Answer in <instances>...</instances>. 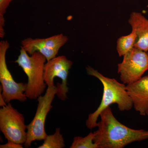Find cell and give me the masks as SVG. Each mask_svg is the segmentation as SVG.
Segmentation results:
<instances>
[{
    "label": "cell",
    "mask_w": 148,
    "mask_h": 148,
    "mask_svg": "<svg viewBox=\"0 0 148 148\" xmlns=\"http://www.w3.org/2000/svg\"><path fill=\"white\" fill-rule=\"evenodd\" d=\"M86 70L88 75L98 79L103 86V98L101 104L94 112L88 115L86 120L88 128L92 129L97 127V120L101 112L112 104H117L121 111H129L132 109L133 102L124 84L120 83L114 79L104 76L90 66L86 67Z\"/></svg>",
    "instance_id": "7a4b0ae2"
},
{
    "label": "cell",
    "mask_w": 148,
    "mask_h": 148,
    "mask_svg": "<svg viewBox=\"0 0 148 148\" xmlns=\"http://www.w3.org/2000/svg\"><path fill=\"white\" fill-rule=\"evenodd\" d=\"M68 37L63 34L45 38H27L21 41V47L30 55L39 51L44 56L47 61L56 57L59 49L68 42Z\"/></svg>",
    "instance_id": "9c48e42d"
},
{
    "label": "cell",
    "mask_w": 148,
    "mask_h": 148,
    "mask_svg": "<svg viewBox=\"0 0 148 148\" xmlns=\"http://www.w3.org/2000/svg\"><path fill=\"white\" fill-rule=\"evenodd\" d=\"M128 22L135 31L137 38L134 47L148 51V19L142 13L134 12L130 14Z\"/></svg>",
    "instance_id": "8fae6325"
},
{
    "label": "cell",
    "mask_w": 148,
    "mask_h": 148,
    "mask_svg": "<svg viewBox=\"0 0 148 148\" xmlns=\"http://www.w3.org/2000/svg\"><path fill=\"white\" fill-rule=\"evenodd\" d=\"M1 148H22V145L21 144H17L11 141H8V143L5 145H1Z\"/></svg>",
    "instance_id": "2e32d148"
},
{
    "label": "cell",
    "mask_w": 148,
    "mask_h": 148,
    "mask_svg": "<svg viewBox=\"0 0 148 148\" xmlns=\"http://www.w3.org/2000/svg\"><path fill=\"white\" fill-rule=\"evenodd\" d=\"M137 38L135 31L127 36L120 37L117 41L116 49L119 56H123L134 47Z\"/></svg>",
    "instance_id": "7c38bea8"
},
{
    "label": "cell",
    "mask_w": 148,
    "mask_h": 148,
    "mask_svg": "<svg viewBox=\"0 0 148 148\" xmlns=\"http://www.w3.org/2000/svg\"><path fill=\"white\" fill-rule=\"evenodd\" d=\"M126 88L132 99L135 110L140 115L146 116L148 110V75L127 84Z\"/></svg>",
    "instance_id": "30bf717a"
},
{
    "label": "cell",
    "mask_w": 148,
    "mask_h": 148,
    "mask_svg": "<svg viewBox=\"0 0 148 148\" xmlns=\"http://www.w3.org/2000/svg\"><path fill=\"white\" fill-rule=\"evenodd\" d=\"M93 142L99 148H122L133 142L148 139V130L125 126L114 116L110 107L100 114Z\"/></svg>",
    "instance_id": "6da1fadb"
},
{
    "label": "cell",
    "mask_w": 148,
    "mask_h": 148,
    "mask_svg": "<svg viewBox=\"0 0 148 148\" xmlns=\"http://www.w3.org/2000/svg\"><path fill=\"white\" fill-rule=\"evenodd\" d=\"M46 58L39 51L29 56L22 47L20 54L15 61L21 67L28 77V83L25 94L27 98L36 99L44 92L46 87L44 78Z\"/></svg>",
    "instance_id": "3957f363"
},
{
    "label": "cell",
    "mask_w": 148,
    "mask_h": 148,
    "mask_svg": "<svg viewBox=\"0 0 148 148\" xmlns=\"http://www.w3.org/2000/svg\"><path fill=\"white\" fill-rule=\"evenodd\" d=\"M10 47L7 40L0 42V82L2 86V95L6 103L12 100L21 102L27 100L25 92L27 90V83L16 82L10 72L6 61V53Z\"/></svg>",
    "instance_id": "52a82bcc"
},
{
    "label": "cell",
    "mask_w": 148,
    "mask_h": 148,
    "mask_svg": "<svg viewBox=\"0 0 148 148\" xmlns=\"http://www.w3.org/2000/svg\"><path fill=\"white\" fill-rule=\"evenodd\" d=\"M146 115H147L148 117V110H147V112H146Z\"/></svg>",
    "instance_id": "e0dca14e"
},
{
    "label": "cell",
    "mask_w": 148,
    "mask_h": 148,
    "mask_svg": "<svg viewBox=\"0 0 148 148\" xmlns=\"http://www.w3.org/2000/svg\"><path fill=\"white\" fill-rule=\"evenodd\" d=\"M147 52H148V51H147Z\"/></svg>",
    "instance_id": "ac0fdd59"
},
{
    "label": "cell",
    "mask_w": 148,
    "mask_h": 148,
    "mask_svg": "<svg viewBox=\"0 0 148 148\" xmlns=\"http://www.w3.org/2000/svg\"><path fill=\"white\" fill-rule=\"evenodd\" d=\"M27 125L23 115L12 107L10 103L0 109V130L8 140L17 144L27 141Z\"/></svg>",
    "instance_id": "5b68a950"
},
{
    "label": "cell",
    "mask_w": 148,
    "mask_h": 148,
    "mask_svg": "<svg viewBox=\"0 0 148 148\" xmlns=\"http://www.w3.org/2000/svg\"><path fill=\"white\" fill-rule=\"evenodd\" d=\"M122 62L118 65V73L124 84L138 81L148 70V53L134 47L123 56Z\"/></svg>",
    "instance_id": "8992f818"
},
{
    "label": "cell",
    "mask_w": 148,
    "mask_h": 148,
    "mask_svg": "<svg viewBox=\"0 0 148 148\" xmlns=\"http://www.w3.org/2000/svg\"><path fill=\"white\" fill-rule=\"evenodd\" d=\"M73 62L65 56H61L47 61L44 67V78L46 84L48 86H54L53 79L55 77L60 78L61 83L56 84L58 91L56 95L62 101L67 98L69 91L67 81L69 70L71 68Z\"/></svg>",
    "instance_id": "ba28073f"
},
{
    "label": "cell",
    "mask_w": 148,
    "mask_h": 148,
    "mask_svg": "<svg viewBox=\"0 0 148 148\" xmlns=\"http://www.w3.org/2000/svg\"><path fill=\"white\" fill-rule=\"evenodd\" d=\"M95 133L90 132L87 136L83 137L77 136L74 138L71 148H99L94 143Z\"/></svg>",
    "instance_id": "5bb4252c"
},
{
    "label": "cell",
    "mask_w": 148,
    "mask_h": 148,
    "mask_svg": "<svg viewBox=\"0 0 148 148\" xmlns=\"http://www.w3.org/2000/svg\"><path fill=\"white\" fill-rule=\"evenodd\" d=\"M12 0H0V37L3 38L5 35L4 28L5 19L4 14L10 3Z\"/></svg>",
    "instance_id": "9a60e30c"
},
{
    "label": "cell",
    "mask_w": 148,
    "mask_h": 148,
    "mask_svg": "<svg viewBox=\"0 0 148 148\" xmlns=\"http://www.w3.org/2000/svg\"><path fill=\"white\" fill-rule=\"evenodd\" d=\"M44 140V143L38 148H63L65 145L63 135L60 132V128H56L55 133L47 135Z\"/></svg>",
    "instance_id": "4fadbf2b"
},
{
    "label": "cell",
    "mask_w": 148,
    "mask_h": 148,
    "mask_svg": "<svg viewBox=\"0 0 148 148\" xmlns=\"http://www.w3.org/2000/svg\"><path fill=\"white\" fill-rule=\"evenodd\" d=\"M58 88L56 86H48L45 95L37 98L38 107L34 119L27 125V138L24 143L26 148L31 147L32 142L36 140H44L47 135L45 132L46 119L52 108L51 105Z\"/></svg>",
    "instance_id": "277c9868"
}]
</instances>
